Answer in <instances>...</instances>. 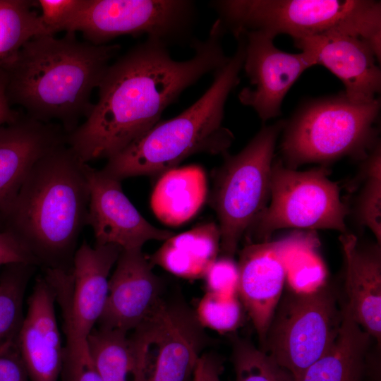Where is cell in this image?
Returning a JSON list of instances; mask_svg holds the SVG:
<instances>
[{
    "label": "cell",
    "instance_id": "cell-1",
    "mask_svg": "<svg viewBox=\"0 0 381 381\" xmlns=\"http://www.w3.org/2000/svg\"><path fill=\"white\" fill-rule=\"evenodd\" d=\"M224 33L217 20L205 40H192L194 54L184 61L172 59L169 46L155 38L131 48L109 65L97 103L66 135V144L85 163L119 153L156 125L186 89L229 61Z\"/></svg>",
    "mask_w": 381,
    "mask_h": 381
},
{
    "label": "cell",
    "instance_id": "cell-2",
    "mask_svg": "<svg viewBox=\"0 0 381 381\" xmlns=\"http://www.w3.org/2000/svg\"><path fill=\"white\" fill-rule=\"evenodd\" d=\"M120 49L118 44L81 42L73 32L35 37L0 67L8 102L69 134L90 114L92 92Z\"/></svg>",
    "mask_w": 381,
    "mask_h": 381
},
{
    "label": "cell",
    "instance_id": "cell-3",
    "mask_svg": "<svg viewBox=\"0 0 381 381\" xmlns=\"http://www.w3.org/2000/svg\"><path fill=\"white\" fill-rule=\"evenodd\" d=\"M84 164L66 143L55 147L37 161L0 210V231L43 269L71 267L88 215Z\"/></svg>",
    "mask_w": 381,
    "mask_h": 381
},
{
    "label": "cell",
    "instance_id": "cell-4",
    "mask_svg": "<svg viewBox=\"0 0 381 381\" xmlns=\"http://www.w3.org/2000/svg\"><path fill=\"white\" fill-rule=\"evenodd\" d=\"M236 40L234 54L213 73L211 85L195 103L175 117L159 121L108 159L101 171L121 181L133 176L162 174L195 154H226L234 136L223 125L224 108L230 92L240 83L245 57L244 37Z\"/></svg>",
    "mask_w": 381,
    "mask_h": 381
},
{
    "label": "cell",
    "instance_id": "cell-5",
    "mask_svg": "<svg viewBox=\"0 0 381 381\" xmlns=\"http://www.w3.org/2000/svg\"><path fill=\"white\" fill-rule=\"evenodd\" d=\"M226 32L250 31L294 40L330 32L367 40L381 55V3L372 0H220L211 3Z\"/></svg>",
    "mask_w": 381,
    "mask_h": 381
},
{
    "label": "cell",
    "instance_id": "cell-6",
    "mask_svg": "<svg viewBox=\"0 0 381 381\" xmlns=\"http://www.w3.org/2000/svg\"><path fill=\"white\" fill-rule=\"evenodd\" d=\"M380 100L351 102L344 92L306 102L286 121L281 143L285 166L328 163L344 157L364 159L380 142Z\"/></svg>",
    "mask_w": 381,
    "mask_h": 381
},
{
    "label": "cell",
    "instance_id": "cell-7",
    "mask_svg": "<svg viewBox=\"0 0 381 381\" xmlns=\"http://www.w3.org/2000/svg\"><path fill=\"white\" fill-rule=\"evenodd\" d=\"M342 320V305L330 286L291 289L275 309L260 349L288 381H296L329 348Z\"/></svg>",
    "mask_w": 381,
    "mask_h": 381
},
{
    "label": "cell",
    "instance_id": "cell-8",
    "mask_svg": "<svg viewBox=\"0 0 381 381\" xmlns=\"http://www.w3.org/2000/svg\"><path fill=\"white\" fill-rule=\"evenodd\" d=\"M285 124L280 120L264 126L238 154L223 155L210 202L219 220L225 256L234 258L243 235L266 207L276 142Z\"/></svg>",
    "mask_w": 381,
    "mask_h": 381
},
{
    "label": "cell",
    "instance_id": "cell-9",
    "mask_svg": "<svg viewBox=\"0 0 381 381\" xmlns=\"http://www.w3.org/2000/svg\"><path fill=\"white\" fill-rule=\"evenodd\" d=\"M325 166L300 171L282 162L272 164L271 202L261 212L245 234L269 241L272 234L284 228L333 229L346 233L347 206L341 201L337 183L328 178Z\"/></svg>",
    "mask_w": 381,
    "mask_h": 381
},
{
    "label": "cell",
    "instance_id": "cell-10",
    "mask_svg": "<svg viewBox=\"0 0 381 381\" xmlns=\"http://www.w3.org/2000/svg\"><path fill=\"white\" fill-rule=\"evenodd\" d=\"M196 17L190 0H84L65 32H80L94 45L121 35H145L169 46L189 39Z\"/></svg>",
    "mask_w": 381,
    "mask_h": 381
},
{
    "label": "cell",
    "instance_id": "cell-11",
    "mask_svg": "<svg viewBox=\"0 0 381 381\" xmlns=\"http://www.w3.org/2000/svg\"><path fill=\"white\" fill-rule=\"evenodd\" d=\"M131 332L143 364V381H191L209 344L195 310L179 296H164Z\"/></svg>",
    "mask_w": 381,
    "mask_h": 381
},
{
    "label": "cell",
    "instance_id": "cell-12",
    "mask_svg": "<svg viewBox=\"0 0 381 381\" xmlns=\"http://www.w3.org/2000/svg\"><path fill=\"white\" fill-rule=\"evenodd\" d=\"M121 250L114 244L92 247L84 241L70 270L43 269L61 310L66 349H87V338L104 310L110 272Z\"/></svg>",
    "mask_w": 381,
    "mask_h": 381
},
{
    "label": "cell",
    "instance_id": "cell-13",
    "mask_svg": "<svg viewBox=\"0 0 381 381\" xmlns=\"http://www.w3.org/2000/svg\"><path fill=\"white\" fill-rule=\"evenodd\" d=\"M316 236L314 231L296 232L277 241L248 243L239 253L238 295L261 347L282 296L290 260Z\"/></svg>",
    "mask_w": 381,
    "mask_h": 381
},
{
    "label": "cell",
    "instance_id": "cell-14",
    "mask_svg": "<svg viewBox=\"0 0 381 381\" xmlns=\"http://www.w3.org/2000/svg\"><path fill=\"white\" fill-rule=\"evenodd\" d=\"M242 35L245 37L243 68L250 85L240 91L238 99L266 121L281 114L288 91L305 71L315 66V62L308 52L280 50L275 47L274 38L262 32L250 31Z\"/></svg>",
    "mask_w": 381,
    "mask_h": 381
},
{
    "label": "cell",
    "instance_id": "cell-15",
    "mask_svg": "<svg viewBox=\"0 0 381 381\" xmlns=\"http://www.w3.org/2000/svg\"><path fill=\"white\" fill-rule=\"evenodd\" d=\"M84 173L90 194L87 225L92 227L97 245L137 249L147 241H164L174 234L147 222L124 194L120 181L87 163Z\"/></svg>",
    "mask_w": 381,
    "mask_h": 381
},
{
    "label": "cell",
    "instance_id": "cell-16",
    "mask_svg": "<svg viewBox=\"0 0 381 381\" xmlns=\"http://www.w3.org/2000/svg\"><path fill=\"white\" fill-rule=\"evenodd\" d=\"M152 267L142 248L121 250L96 327L130 332L149 317L163 298L164 287Z\"/></svg>",
    "mask_w": 381,
    "mask_h": 381
},
{
    "label": "cell",
    "instance_id": "cell-17",
    "mask_svg": "<svg viewBox=\"0 0 381 381\" xmlns=\"http://www.w3.org/2000/svg\"><path fill=\"white\" fill-rule=\"evenodd\" d=\"M294 42L301 51L313 56L315 65L325 66L341 81L344 94L351 102L368 104L377 98L381 90V71L367 40L356 35L330 32Z\"/></svg>",
    "mask_w": 381,
    "mask_h": 381
},
{
    "label": "cell",
    "instance_id": "cell-18",
    "mask_svg": "<svg viewBox=\"0 0 381 381\" xmlns=\"http://www.w3.org/2000/svg\"><path fill=\"white\" fill-rule=\"evenodd\" d=\"M18 335L30 381H59L64 346L58 325L54 291L43 275L36 278Z\"/></svg>",
    "mask_w": 381,
    "mask_h": 381
},
{
    "label": "cell",
    "instance_id": "cell-19",
    "mask_svg": "<svg viewBox=\"0 0 381 381\" xmlns=\"http://www.w3.org/2000/svg\"><path fill=\"white\" fill-rule=\"evenodd\" d=\"M57 123H44L25 114L0 127V210L16 194L33 165L49 151L66 143Z\"/></svg>",
    "mask_w": 381,
    "mask_h": 381
},
{
    "label": "cell",
    "instance_id": "cell-20",
    "mask_svg": "<svg viewBox=\"0 0 381 381\" xmlns=\"http://www.w3.org/2000/svg\"><path fill=\"white\" fill-rule=\"evenodd\" d=\"M345 262L346 300L358 324L380 346L381 250L376 243L361 245L351 234L339 237Z\"/></svg>",
    "mask_w": 381,
    "mask_h": 381
},
{
    "label": "cell",
    "instance_id": "cell-21",
    "mask_svg": "<svg viewBox=\"0 0 381 381\" xmlns=\"http://www.w3.org/2000/svg\"><path fill=\"white\" fill-rule=\"evenodd\" d=\"M207 192V176L202 167H175L161 174L151 195V208L163 224L179 226L200 211Z\"/></svg>",
    "mask_w": 381,
    "mask_h": 381
},
{
    "label": "cell",
    "instance_id": "cell-22",
    "mask_svg": "<svg viewBox=\"0 0 381 381\" xmlns=\"http://www.w3.org/2000/svg\"><path fill=\"white\" fill-rule=\"evenodd\" d=\"M372 339L344 303L340 329L334 342L296 381H361Z\"/></svg>",
    "mask_w": 381,
    "mask_h": 381
},
{
    "label": "cell",
    "instance_id": "cell-23",
    "mask_svg": "<svg viewBox=\"0 0 381 381\" xmlns=\"http://www.w3.org/2000/svg\"><path fill=\"white\" fill-rule=\"evenodd\" d=\"M221 235L214 222L200 224L173 235L150 258L151 264L188 279L203 278L217 258Z\"/></svg>",
    "mask_w": 381,
    "mask_h": 381
},
{
    "label": "cell",
    "instance_id": "cell-24",
    "mask_svg": "<svg viewBox=\"0 0 381 381\" xmlns=\"http://www.w3.org/2000/svg\"><path fill=\"white\" fill-rule=\"evenodd\" d=\"M93 367L103 381H143V369L131 332L95 327L86 340Z\"/></svg>",
    "mask_w": 381,
    "mask_h": 381
},
{
    "label": "cell",
    "instance_id": "cell-25",
    "mask_svg": "<svg viewBox=\"0 0 381 381\" xmlns=\"http://www.w3.org/2000/svg\"><path fill=\"white\" fill-rule=\"evenodd\" d=\"M37 1L0 0V67L30 40L49 35L32 8Z\"/></svg>",
    "mask_w": 381,
    "mask_h": 381
},
{
    "label": "cell",
    "instance_id": "cell-26",
    "mask_svg": "<svg viewBox=\"0 0 381 381\" xmlns=\"http://www.w3.org/2000/svg\"><path fill=\"white\" fill-rule=\"evenodd\" d=\"M6 266L0 277V344L18 337L25 317V290L37 267L27 263Z\"/></svg>",
    "mask_w": 381,
    "mask_h": 381
},
{
    "label": "cell",
    "instance_id": "cell-27",
    "mask_svg": "<svg viewBox=\"0 0 381 381\" xmlns=\"http://www.w3.org/2000/svg\"><path fill=\"white\" fill-rule=\"evenodd\" d=\"M381 145L379 142L363 159V185L358 195L356 214L359 223L367 226L381 243Z\"/></svg>",
    "mask_w": 381,
    "mask_h": 381
},
{
    "label": "cell",
    "instance_id": "cell-28",
    "mask_svg": "<svg viewBox=\"0 0 381 381\" xmlns=\"http://www.w3.org/2000/svg\"><path fill=\"white\" fill-rule=\"evenodd\" d=\"M231 361L235 381H288L266 353L247 339L234 338Z\"/></svg>",
    "mask_w": 381,
    "mask_h": 381
},
{
    "label": "cell",
    "instance_id": "cell-29",
    "mask_svg": "<svg viewBox=\"0 0 381 381\" xmlns=\"http://www.w3.org/2000/svg\"><path fill=\"white\" fill-rule=\"evenodd\" d=\"M243 308L238 295L222 296L206 292L195 313L204 328L226 334L236 331L241 326Z\"/></svg>",
    "mask_w": 381,
    "mask_h": 381
},
{
    "label": "cell",
    "instance_id": "cell-30",
    "mask_svg": "<svg viewBox=\"0 0 381 381\" xmlns=\"http://www.w3.org/2000/svg\"><path fill=\"white\" fill-rule=\"evenodd\" d=\"M84 0H39L40 21L49 35L66 31L82 7Z\"/></svg>",
    "mask_w": 381,
    "mask_h": 381
},
{
    "label": "cell",
    "instance_id": "cell-31",
    "mask_svg": "<svg viewBox=\"0 0 381 381\" xmlns=\"http://www.w3.org/2000/svg\"><path fill=\"white\" fill-rule=\"evenodd\" d=\"M203 279L206 292L222 296L238 295V267L233 258L225 255L217 258L209 267Z\"/></svg>",
    "mask_w": 381,
    "mask_h": 381
},
{
    "label": "cell",
    "instance_id": "cell-32",
    "mask_svg": "<svg viewBox=\"0 0 381 381\" xmlns=\"http://www.w3.org/2000/svg\"><path fill=\"white\" fill-rule=\"evenodd\" d=\"M61 381H103L90 358L87 349L70 350L64 347Z\"/></svg>",
    "mask_w": 381,
    "mask_h": 381
},
{
    "label": "cell",
    "instance_id": "cell-33",
    "mask_svg": "<svg viewBox=\"0 0 381 381\" xmlns=\"http://www.w3.org/2000/svg\"><path fill=\"white\" fill-rule=\"evenodd\" d=\"M0 381H30L18 337L0 344Z\"/></svg>",
    "mask_w": 381,
    "mask_h": 381
},
{
    "label": "cell",
    "instance_id": "cell-34",
    "mask_svg": "<svg viewBox=\"0 0 381 381\" xmlns=\"http://www.w3.org/2000/svg\"><path fill=\"white\" fill-rule=\"evenodd\" d=\"M16 263L37 266L32 257L13 237L0 231V267Z\"/></svg>",
    "mask_w": 381,
    "mask_h": 381
},
{
    "label": "cell",
    "instance_id": "cell-35",
    "mask_svg": "<svg viewBox=\"0 0 381 381\" xmlns=\"http://www.w3.org/2000/svg\"><path fill=\"white\" fill-rule=\"evenodd\" d=\"M21 113L15 111L8 102L5 91V80L0 71V127L16 121Z\"/></svg>",
    "mask_w": 381,
    "mask_h": 381
},
{
    "label": "cell",
    "instance_id": "cell-36",
    "mask_svg": "<svg viewBox=\"0 0 381 381\" xmlns=\"http://www.w3.org/2000/svg\"><path fill=\"white\" fill-rule=\"evenodd\" d=\"M206 374L207 381H222L220 378L223 370L221 359L213 353H205Z\"/></svg>",
    "mask_w": 381,
    "mask_h": 381
},
{
    "label": "cell",
    "instance_id": "cell-37",
    "mask_svg": "<svg viewBox=\"0 0 381 381\" xmlns=\"http://www.w3.org/2000/svg\"><path fill=\"white\" fill-rule=\"evenodd\" d=\"M191 381H207L205 353L200 356Z\"/></svg>",
    "mask_w": 381,
    "mask_h": 381
}]
</instances>
